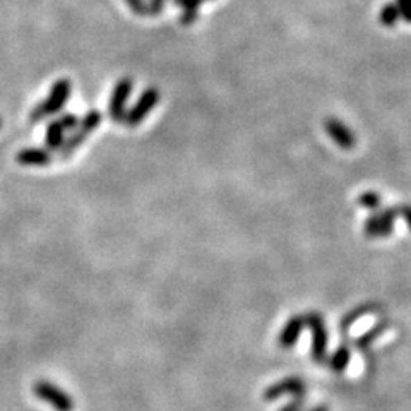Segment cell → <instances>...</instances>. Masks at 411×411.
<instances>
[{
  "label": "cell",
  "mask_w": 411,
  "mask_h": 411,
  "mask_svg": "<svg viewBox=\"0 0 411 411\" xmlns=\"http://www.w3.org/2000/svg\"><path fill=\"white\" fill-rule=\"evenodd\" d=\"M71 91L72 82L69 81V79H59V81L52 86L49 96H46L42 103L36 105L35 110L31 112V123H38L42 122V120L59 114L62 108L65 107V103L69 101V98H71Z\"/></svg>",
  "instance_id": "6da1fadb"
},
{
  "label": "cell",
  "mask_w": 411,
  "mask_h": 411,
  "mask_svg": "<svg viewBox=\"0 0 411 411\" xmlns=\"http://www.w3.org/2000/svg\"><path fill=\"white\" fill-rule=\"evenodd\" d=\"M101 123V114L98 110H89L88 114L82 117L81 122H78L76 129L72 130V134L69 137H65V143L62 144V148L59 149L60 158L67 159L74 155V151H78L81 144H85V141L88 139V136L91 132L100 127Z\"/></svg>",
  "instance_id": "7a4b0ae2"
},
{
  "label": "cell",
  "mask_w": 411,
  "mask_h": 411,
  "mask_svg": "<svg viewBox=\"0 0 411 411\" xmlns=\"http://www.w3.org/2000/svg\"><path fill=\"white\" fill-rule=\"evenodd\" d=\"M33 392L36 398L45 401L46 405L52 406L57 411H72L74 410V399L71 394L62 391L59 385L52 384L49 381H36L33 385Z\"/></svg>",
  "instance_id": "3957f363"
},
{
  "label": "cell",
  "mask_w": 411,
  "mask_h": 411,
  "mask_svg": "<svg viewBox=\"0 0 411 411\" xmlns=\"http://www.w3.org/2000/svg\"><path fill=\"white\" fill-rule=\"evenodd\" d=\"M158 101H159V91L156 88H148L143 94H141L139 100L136 101V105H134V107L125 114V119H123L125 125L127 127L141 125V122H143V120L146 119L152 110H155Z\"/></svg>",
  "instance_id": "277c9868"
},
{
  "label": "cell",
  "mask_w": 411,
  "mask_h": 411,
  "mask_svg": "<svg viewBox=\"0 0 411 411\" xmlns=\"http://www.w3.org/2000/svg\"><path fill=\"white\" fill-rule=\"evenodd\" d=\"M130 91H132V79L130 78H122L115 85L114 91H112L110 101H108V115L114 122L122 123L123 119H125V107L127 101H129Z\"/></svg>",
  "instance_id": "5b68a950"
},
{
  "label": "cell",
  "mask_w": 411,
  "mask_h": 411,
  "mask_svg": "<svg viewBox=\"0 0 411 411\" xmlns=\"http://www.w3.org/2000/svg\"><path fill=\"white\" fill-rule=\"evenodd\" d=\"M78 117L74 114H65L53 120L49 127H46L45 134V143L46 149L49 151H55V149H60L62 144L65 143V132L67 130H74L76 125H78Z\"/></svg>",
  "instance_id": "8992f818"
},
{
  "label": "cell",
  "mask_w": 411,
  "mask_h": 411,
  "mask_svg": "<svg viewBox=\"0 0 411 411\" xmlns=\"http://www.w3.org/2000/svg\"><path fill=\"white\" fill-rule=\"evenodd\" d=\"M304 392H305L304 382L292 377V379H285L265 389L264 399L265 401H274V399L281 398L283 394H293L295 398H304Z\"/></svg>",
  "instance_id": "52a82bcc"
},
{
  "label": "cell",
  "mask_w": 411,
  "mask_h": 411,
  "mask_svg": "<svg viewBox=\"0 0 411 411\" xmlns=\"http://www.w3.org/2000/svg\"><path fill=\"white\" fill-rule=\"evenodd\" d=\"M16 159L24 166H49L52 163V152L45 148H26L17 152Z\"/></svg>",
  "instance_id": "ba28073f"
},
{
  "label": "cell",
  "mask_w": 411,
  "mask_h": 411,
  "mask_svg": "<svg viewBox=\"0 0 411 411\" xmlns=\"http://www.w3.org/2000/svg\"><path fill=\"white\" fill-rule=\"evenodd\" d=\"M399 19H401V17H399L398 7H396L394 2L384 3V6L381 7V12H379L381 24H384V26H387V28H392L398 24Z\"/></svg>",
  "instance_id": "9c48e42d"
},
{
  "label": "cell",
  "mask_w": 411,
  "mask_h": 411,
  "mask_svg": "<svg viewBox=\"0 0 411 411\" xmlns=\"http://www.w3.org/2000/svg\"><path fill=\"white\" fill-rule=\"evenodd\" d=\"M348 360H350V353H348L347 348H341L334 353L333 360H331V367H333L336 372H343L344 367L348 365Z\"/></svg>",
  "instance_id": "30bf717a"
},
{
  "label": "cell",
  "mask_w": 411,
  "mask_h": 411,
  "mask_svg": "<svg viewBox=\"0 0 411 411\" xmlns=\"http://www.w3.org/2000/svg\"><path fill=\"white\" fill-rule=\"evenodd\" d=\"M396 7H398L399 17H401L405 23L411 24V0H394Z\"/></svg>",
  "instance_id": "8fae6325"
},
{
  "label": "cell",
  "mask_w": 411,
  "mask_h": 411,
  "mask_svg": "<svg viewBox=\"0 0 411 411\" xmlns=\"http://www.w3.org/2000/svg\"><path fill=\"white\" fill-rule=\"evenodd\" d=\"M166 0H148L146 2V16H158L165 7Z\"/></svg>",
  "instance_id": "7c38bea8"
},
{
  "label": "cell",
  "mask_w": 411,
  "mask_h": 411,
  "mask_svg": "<svg viewBox=\"0 0 411 411\" xmlns=\"http://www.w3.org/2000/svg\"><path fill=\"white\" fill-rule=\"evenodd\" d=\"M199 17V9H184V14L180 16L182 26H189V24L195 23Z\"/></svg>",
  "instance_id": "4fadbf2b"
},
{
  "label": "cell",
  "mask_w": 411,
  "mask_h": 411,
  "mask_svg": "<svg viewBox=\"0 0 411 411\" xmlns=\"http://www.w3.org/2000/svg\"><path fill=\"white\" fill-rule=\"evenodd\" d=\"M204 2H211V0H173V3L182 9H199Z\"/></svg>",
  "instance_id": "5bb4252c"
},
{
  "label": "cell",
  "mask_w": 411,
  "mask_h": 411,
  "mask_svg": "<svg viewBox=\"0 0 411 411\" xmlns=\"http://www.w3.org/2000/svg\"><path fill=\"white\" fill-rule=\"evenodd\" d=\"M125 2L129 3V7L137 16H146V2L144 0H125Z\"/></svg>",
  "instance_id": "9a60e30c"
},
{
  "label": "cell",
  "mask_w": 411,
  "mask_h": 411,
  "mask_svg": "<svg viewBox=\"0 0 411 411\" xmlns=\"http://www.w3.org/2000/svg\"><path fill=\"white\" fill-rule=\"evenodd\" d=\"M304 410V398H295L288 405L283 406L279 411H301Z\"/></svg>",
  "instance_id": "2e32d148"
},
{
  "label": "cell",
  "mask_w": 411,
  "mask_h": 411,
  "mask_svg": "<svg viewBox=\"0 0 411 411\" xmlns=\"http://www.w3.org/2000/svg\"><path fill=\"white\" fill-rule=\"evenodd\" d=\"M311 411H327L326 406H317V408H312Z\"/></svg>",
  "instance_id": "e0dca14e"
},
{
  "label": "cell",
  "mask_w": 411,
  "mask_h": 411,
  "mask_svg": "<svg viewBox=\"0 0 411 411\" xmlns=\"http://www.w3.org/2000/svg\"><path fill=\"white\" fill-rule=\"evenodd\" d=\"M0 127H2V119H0Z\"/></svg>",
  "instance_id": "ac0fdd59"
},
{
  "label": "cell",
  "mask_w": 411,
  "mask_h": 411,
  "mask_svg": "<svg viewBox=\"0 0 411 411\" xmlns=\"http://www.w3.org/2000/svg\"><path fill=\"white\" fill-rule=\"evenodd\" d=\"M301 411H304V410H301Z\"/></svg>",
  "instance_id": "d6986e66"
}]
</instances>
